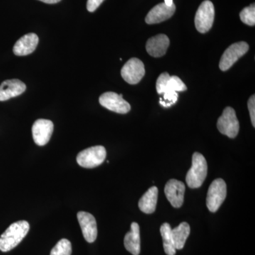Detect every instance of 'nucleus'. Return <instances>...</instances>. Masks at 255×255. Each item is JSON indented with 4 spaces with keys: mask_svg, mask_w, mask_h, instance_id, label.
<instances>
[{
    "mask_svg": "<svg viewBox=\"0 0 255 255\" xmlns=\"http://www.w3.org/2000/svg\"><path fill=\"white\" fill-rule=\"evenodd\" d=\"M169 46V39L164 34L152 37L146 43V50L148 54L155 58L163 56Z\"/></svg>",
    "mask_w": 255,
    "mask_h": 255,
    "instance_id": "obj_16",
    "label": "nucleus"
},
{
    "mask_svg": "<svg viewBox=\"0 0 255 255\" xmlns=\"http://www.w3.org/2000/svg\"><path fill=\"white\" fill-rule=\"evenodd\" d=\"M71 243L67 239L60 240L50 252V255H71Z\"/></svg>",
    "mask_w": 255,
    "mask_h": 255,
    "instance_id": "obj_21",
    "label": "nucleus"
},
{
    "mask_svg": "<svg viewBox=\"0 0 255 255\" xmlns=\"http://www.w3.org/2000/svg\"><path fill=\"white\" fill-rule=\"evenodd\" d=\"M175 10L176 6L174 4L169 6L164 3H160V4L156 5L149 11L145 17V22L148 24H155V23L162 22V21L172 17Z\"/></svg>",
    "mask_w": 255,
    "mask_h": 255,
    "instance_id": "obj_14",
    "label": "nucleus"
},
{
    "mask_svg": "<svg viewBox=\"0 0 255 255\" xmlns=\"http://www.w3.org/2000/svg\"><path fill=\"white\" fill-rule=\"evenodd\" d=\"M185 185L177 179H170L164 187V194L167 200L174 208H180L184 203Z\"/></svg>",
    "mask_w": 255,
    "mask_h": 255,
    "instance_id": "obj_11",
    "label": "nucleus"
},
{
    "mask_svg": "<svg viewBox=\"0 0 255 255\" xmlns=\"http://www.w3.org/2000/svg\"><path fill=\"white\" fill-rule=\"evenodd\" d=\"M249 50L246 42H238L228 47L223 53L220 61L219 68L222 71L229 70Z\"/></svg>",
    "mask_w": 255,
    "mask_h": 255,
    "instance_id": "obj_7",
    "label": "nucleus"
},
{
    "mask_svg": "<svg viewBox=\"0 0 255 255\" xmlns=\"http://www.w3.org/2000/svg\"><path fill=\"white\" fill-rule=\"evenodd\" d=\"M124 246L132 255H139L140 253V227L137 223H132L130 231L124 238Z\"/></svg>",
    "mask_w": 255,
    "mask_h": 255,
    "instance_id": "obj_17",
    "label": "nucleus"
},
{
    "mask_svg": "<svg viewBox=\"0 0 255 255\" xmlns=\"http://www.w3.org/2000/svg\"><path fill=\"white\" fill-rule=\"evenodd\" d=\"M208 173V165L205 157L199 152L192 156V165L186 176L188 187L196 189L201 187Z\"/></svg>",
    "mask_w": 255,
    "mask_h": 255,
    "instance_id": "obj_2",
    "label": "nucleus"
},
{
    "mask_svg": "<svg viewBox=\"0 0 255 255\" xmlns=\"http://www.w3.org/2000/svg\"><path fill=\"white\" fill-rule=\"evenodd\" d=\"M163 100L160 98L159 100V104L163 106L165 108H168L171 106L174 105L176 104V102L178 100V94L177 92L172 91V90H169L164 92L163 94Z\"/></svg>",
    "mask_w": 255,
    "mask_h": 255,
    "instance_id": "obj_24",
    "label": "nucleus"
},
{
    "mask_svg": "<svg viewBox=\"0 0 255 255\" xmlns=\"http://www.w3.org/2000/svg\"><path fill=\"white\" fill-rule=\"evenodd\" d=\"M78 222L85 241L94 243L97 237V225L95 218L90 213L80 211L78 214Z\"/></svg>",
    "mask_w": 255,
    "mask_h": 255,
    "instance_id": "obj_12",
    "label": "nucleus"
},
{
    "mask_svg": "<svg viewBox=\"0 0 255 255\" xmlns=\"http://www.w3.org/2000/svg\"><path fill=\"white\" fill-rule=\"evenodd\" d=\"M39 1L47 3V4H56V3L59 2L61 0H39Z\"/></svg>",
    "mask_w": 255,
    "mask_h": 255,
    "instance_id": "obj_28",
    "label": "nucleus"
},
{
    "mask_svg": "<svg viewBox=\"0 0 255 255\" xmlns=\"http://www.w3.org/2000/svg\"><path fill=\"white\" fill-rule=\"evenodd\" d=\"M227 195V186L222 179H215L211 183L206 196V206L211 212L219 209Z\"/></svg>",
    "mask_w": 255,
    "mask_h": 255,
    "instance_id": "obj_4",
    "label": "nucleus"
},
{
    "mask_svg": "<svg viewBox=\"0 0 255 255\" xmlns=\"http://www.w3.org/2000/svg\"><path fill=\"white\" fill-rule=\"evenodd\" d=\"M160 234L163 241L164 252L167 255H175L176 250L172 236V228L167 223H164L161 226Z\"/></svg>",
    "mask_w": 255,
    "mask_h": 255,
    "instance_id": "obj_20",
    "label": "nucleus"
},
{
    "mask_svg": "<svg viewBox=\"0 0 255 255\" xmlns=\"http://www.w3.org/2000/svg\"><path fill=\"white\" fill-rule=\"evenodd\" d=\"M157 197H158L157 187H150L140 198L138 202L139 209L146 214H151L155 212Z\"/></svg>",
    "mask_w": 255,
    "mask_h": 255,
    "instance_id": "obj_18",
    "label": "nucleus"
},
{
    "mask_svg": "<svg viewBox=\"0 0 255 255\" xmlns=\"http://www.w3.org/2000/svg\"><path fill=\"white\" fill-rule=\"evenodd\" d=\"M99 101L102 107L117 114H127L130 110V104L124 100L123 95L115 92L104 93L100 96Z\"/></svg>",
    "mask_w": 255,
    "mask_h": 255,
    "instance_id": "obj_9",
    "label": "nucleus"
},
{
    "mask_svg": "<svg viewBox=\"0 0 255 255\" xmlns=\"http://www.w3.org/2000/svg\"><path fill=\"white\" fill-rule=\"evenodd\" d=\"M38 41L39 40L36 33H27L16 41L13 48V51L17 56H25L31 54L36 50Z\"/></svg>",
    "mask_w": 255,
    "mask_h": 255,
    "instance_id": "obj_15",
    "label": "nucleus"
},
{
    "mask_svg": "<svg viewBox=\"0 0 255 255\" xmlns=\"http://www.w3.org/2000/svg\"><path fill=\"white\" fill-rule=\"evenodd\" d=\"M190 231V226L186 222L180 223L177 227L172 229V240L176 250H182L184 248Z\"/></svg>",
    "mask_w": 255,
    "mask_h": 255,
    "instance_id": "obj_19",
    "label": "nucleus"
},
{
    "mask_svg": "<svg viewBox=\"0 0 255 255\" xmlns=\"http://www.w3.org/2000/svg\"><path fill=\"white\" fill-rule=\"evenodd\" d=\"M30 229L27 221H16L9 226L0 237V251L3 253L14 249L26 237Z\"/></svg>",
    "mask_w": 255,
    "mask_h": 255,
    "instance_id": "obj_1",
    "label": "nucleus"
},
{
    "mask_svg": "<svg viewBox=\"0 0 255 255\" xmlns=\"http://www.w3.org/2000/svg\"><path fill=\"white\" fill-rule=\"evenodd\" d=\"M106 157L107 151L104 146H93L81 151L77 156V162L85 168H95L103 163Z\"/></svg>",
    "mask_w": 255,
    "mask_h": 255,
    "instance_id": "obj_3",
    "label": "nucleus"
},
{
    "mask_svg": "<svg viewBox=\"0 0 255 255\" xmlns=\"http://www.w3.org/2000/svg\"><path fill=\"white\" fill-rule=\"evenodd\" d=\"M122 78L130 85H136L143 78L145 74V66L138 58H130L121 71Z\"/></svg>",
    "mask_w": 255,
    "mask_h": 255,
    "instance_id": "obj_8",
    "label": "nucleus"
},
{
    "mask_svg": "<svg viewBox=\"0 0 255 255\" xmlns=\"http://www.w3.org/2000/svg\"><path fill=\"white\" fill-rule=\"evenodd\" d=\"M241 21L249 26H255V6L252 4L251 6L245 8L240 14Z\"/></svg>",
    "mask_w": 255,
    "mask_h": 255,
    "instance_id": "obj_22",
    "label": "nucleus"
},
{
    "mask_svg": "<svg viewBox=\"0 0 255 255\" xmlns=\"http://www.w3.org/2000/svg\"><path fill=\"white\" fill-rule=\"evenodd\" d=\"M26 86L17 79L5 80L0 85V102L9 100L26 91Z\"/></svg>",
    "mask_w": 255,
    "mask_h": 255,
    "instance_id": "obj_13",
    "label": "nucleus"
},
{
    "mask_svg": "<svg viewBox=\"0 0 255 255\" xmlns=\"http://www.w3.org/2000/svg\"><path fill=\"white\" fill-rule=\"evenodd\" d=\"M248 105L252 124H253V127H255V97L254 95H252L251 98L248 100Z\"/></svg>",
    "mask_w": 255,
    "mask_h": 255,
    "instance_id": "obj_26",
    "label": "nucleus"
},
{
    "mask_svg": "<svg viewBox=\"0 0 255 255\" xmlns=\"http://www.w3.org/2000/svg\"><path fill=\"white\" fill-rule=\"evenodd\" d=\"M53 122L47 119H38L32 127V135L35 143L38 146L46 145L53 132Z\"/></svg>",
    "mask_w": 255,
    "mask_h": 255,
    "instance_id": "obj_10",
    "label": "nucleus"
},
{
    "mask_svg": "<svg viewBox=\"0 0 255 255\" xmlns=\"http://www.w3.org/2000/svg\"><path fill=\"white\" fill-rule=\"evenodd\" d=\"M105 0H87V9L90 12H94Z\"/></svg>",
    "mask_w": 255,
    "mask_h": 255,
    "instance_id": "obj_27",
    "label": "nucleus"
},
{
    "mask_svg": "<svg viewBox=\"0 0 255 255\" xmlns=\"http://www.w3.org/2000/svg\"><path fill=\"white\" fill-rule=\"evenodd\" d=\"M169 78H170V75L167 73H163L159 75L157 82H156V90L159 95H162L165 92L167 81Z\"/></svg>",
    "mask_w": 255,
    "mask_h": 255,
    "instance_id": "obj_25",
    "label": "nucleus"
},
{
    "mask_svg": "<svg viewBox=\"0 0 255 255\" xmlns=\"http://www.w3.org/2000/svg\"><path fill=\"white\" fill-rule=\"evenodd\" d=\"M187 90V87L185 84L181 80V79L177 76H170L167 81V87H166V92L169 90H172L174 92H184Z\"/></svg>",
    "mask_w": 255,
    "mask_h": 255,
    "instance_id": "obj_23",
    "label": "nucleus"
},
{
    "mask_svg": "<svg viewBox=\"0 0 255 255\" xmlns=\"http://www.w3.org/2000/svg\"><path fill=\"white\" fill-rule=\"evenodd\" d=\"M215 16L214 6L209 0L201 3L196 13L195 26L201 33H206L212 27Z\"/></svg>",
    "mask_w": 255,
    "mask_h": 255,
    "instance_id": "obj_6",
    "label": "nucleus"
},
{
    "mask_svg": "<svg viewBox=\"0 0 255 255\" xmlns=\"http://www.w3.org/2000/svg\"><path fill=\"white\" fill-rule=\"evenodd\" d=\"M164 4L167 6H170L174 4L173 0H164Z\"/></svg>",
    "mask_w": 255,
    "mask_h": 255,
    "instance_id": "obj_29",
    "label": "nucleus"
},
{
    "mask_svg": "<svg viewBox=\"0 0 255 255\" xmlns=\"http://www.w3.org/2000/svg\"><path fill=\"white\" fill-rule=\"evenodd\" d=\"M217 128L220 132L231 138L237 136L240 130L239 121L236 112L232 107H226L217 122Z\"/></svg>",
    "mask_w": 255,
    "mask_h": 255,
    "instance_id": "obj_5",
    "label": "nucleus"
}]
</instances>
